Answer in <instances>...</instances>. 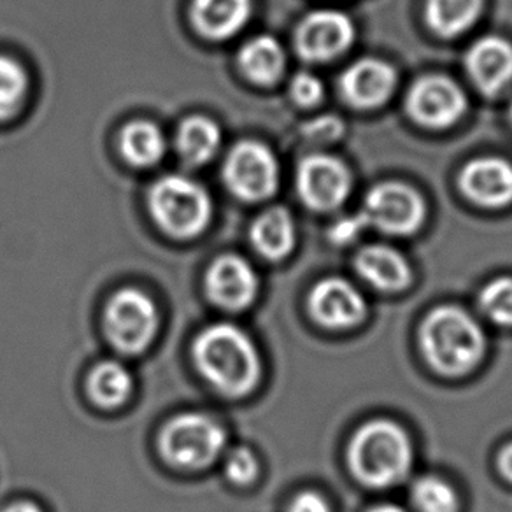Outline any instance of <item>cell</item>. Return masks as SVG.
<instances>
[{
    "mask_svg": "<svg viewBox=\"0 0 512 512\" xmlns=\"http://www.w3.org/2000/svg\"><path fill=\"white\" fill-rule=\"evenodd\" d=\"M193 360L216 392L244 397L262 379V358L242 328L214 323L204 328L193 344Z\"/></svg>",
    "mask_w": 512,
    "mask_h": 512,
    "instance_id": "6da1fadb",
    "label": "cell"
},
{
    "mask_svg": "<svg viewBox=\"0 0 512 512\" xmlns=\"http://www.w3.org/2000/svg\"><path fill=\"white\" fill-rule=\"evenodd\" d=\"M421 351L442 376L467 374L481 362L486 337L472 316L460 307L442 306L428 314L420 332Z\"/></svg>",
    "mask_w": 512,
    "mask_h": 512,
    "instance_id": "7a4b0ae2",
    "label": "cell"
},
{
    "mask_svg": "<svg viewBox=\"0 0 512 512\" xmlns=\"http://www.w3.org/2000/svg\"><path fill=\"white\" fill-rule=\"evenodd\" d=\"M349 467L370 488L400 483L413 463V448L404 428L390 420H372L349 444Z\"/></svg>",
    "mask_w": 512,
    "mask_h": 512,
    "instance_id": "3957f363",
    "label": "cell"
},
{
    "mask_svg": "<svg viewBox=\"0 0 512 512\" xmlns=\"http://www.w3.org/2000/svg\"><path fill=\"white\" fill-rule=\"evenodd\" d=\"M150 211L165 234L192 239L211 221V199L206 190L185 176H165L151 188Z\"/></svg>",
    "mask_w": 512,
    "mask_h": 512,
    "instance_id": "277c9868",
    "label": "cell"
},
{
    "mask_svg": "<svg viewBox=\"0 0 512 512\" xmlns=\"http://www.w3.org/2000/svg\"><path fill=\"white\" fill-rule=\"evenodd\" d=\"M225 446V430L206 414H179L160 434L162 455L179 469H206L223 455Z\"/></svg>",
    "mask_w": 512,
    "mask_h": 512,
    "instance_id": "5b68a950",
    "label": "cell"
},
{
    "mask_svg": "<svg viewBox=\"0 0 512 512\" xmlns=\"http://www.w3.org/2000/svg\"><path fill=\"white\" fill-rule=\"evenodd\" d=\"M104 328L114 348L137 355L150 346L158 328V313L150 295L125 288L114 293L104 313Z\"/></svg>",
    "mask_w": 512,
    "mask_h": 512,
    "instance_id": "8992f818",
    "label": "cell"
},
{
    "mask_svg": "<svg viewBox=\"0 0 512 512\" xmlns=\"http://www.w3.org/2000/svg\"><path fill=\"white\" fill-rule=\"evenodd\" d=\"M223 176L235 197L262 202L271 199L278 190V160L264 144L244 141L228 153Z\"/></svg>",
    "mask_w": 512,
    "mask_h": 512,
    "instance_id": "52a82bcc",
    "label": "cell"
},
{
    "mask_svg": "<svg viewBox=\"0 0 512 512\" xmlns=\"http://www.w3.org/2000/svg\"><path fill=\"white\" fill-rule=\"evenodd\" d=\"M363 214L384 234L411 235L423 225L425 202L411 186L386 181L370 190Z\"/></svg>",
    "mask_w": 512,
    "mask_h": 512,
    "instance_id": "ba28073f",
    "label": "cell"
},
{
    "mask_svg": "<svg viewBox=\"0 0 512 512\" xmlns=\"http://www.w3.org/2000/svg\"><path fill=\"white\" fill-rule=\"evenodd\" d=\"M297 190L302 202L314 211H334L348 199L351 172L339 158L316 153L300 162Z\"/></svg>",
    "mask_w": 512,
    "mask_h": 512,
    "instance_id": "9c48e42d",
    "label": "cell"
},
{
    "mask_svg": "<svg viewBox=\"0 0 512 512\" xmlns=\"http://www.w3.org/2000/svg\"><path fill=\"white\" fill-rule=\"evenodd\" d=\"M355 39V27L348 16L325 9L307 15L295 34V46L306 62L321 64L341 57Z\"/></svg>",
    "mask_w": 512,
    "mask_h": 512,
    "instance_id": "30bf717a",
    "label": "cell"
},
{
    "mask_svg": "<svg viewBox=\"0 0 512 512\" xmlns=\"http://www.w3.org/2000/svg\"><path fill=\"white\" fill-rule=\"evenodd\" d=\"M406 107L409 116L423 127L448 128L462 118L467 99L455 81L427 76L414 83Z\"/></svg>",
    "mask_w": 512,
    "mask_h": 512,
    "instance_id": "8fae6325",
    "label": "cell"
},
{
    "mask_svg": "<svg viewBox=\"0 0 512 512\" xmlns=\"http://www.w3.org/2000/svg\"><path fill=\"white\" fill-rule=\"evenodd\" d=\"M206 288L213 304L237 313L253 304L258 292V276L241 256H220L207 271Z\"/></svg>",
    "mask_w": 512,
    "mask_h": 512,
    "instance_id": "7c38bea8",
    "label": "cell"
},
{
    "mask_svg": "<svg viewBox=\"0 0 512 512\" xmlns=\"http://www.w3.org/2000/svg\"><path fill=\"white\" fill-rule=\"evenodd\" d=\"M309 311L323 327L346 330L362 323L367 306L362 293L346 279L328 278L314 286Z\"/></svg>",
    "mask_w": 512,
    "mask_h": 512,
    "instance_id": "4fadbf2b",
    "label": "cell"
},
{
    "mask_svg": "<svg viewBox=\"0 0 512 512\" xmlns=\"http://www.w3.org/2000/svg\"><path fill=\"white\" fill-rule=\"evenodd\" d=\"M395 85V71L390 65L376 58L358 60L341 76L342 97L356 109L383 106L392 97Z\"/></svg>",
    "mask_w": 512,
    "mask_h": 512,
    "instance_id": "5bb4252c",
    "label": "cell"
},
{
    "mask_svg": "<svg viewBox=\"0 0 512 512\" xmlns=\"http://www.w3.org/2000/svg\"><path fill=\"white\" fill-rule=\"evenodd\" d=\"M463 195L481 207H504L512 202V165L502 158H477L460 176Z\"/></svg>",
    "mask_w": 512,
    "mask_h": 512,
    "instance_id": "9a60e30c",
    "label": "cell"
},
{
    "mask_svg": "<svg viewBox=\"0 0 512 512\" xmlns=\"http://www.w3.org/2000/svg\"><path fill=\"white\" fill-rule=\"evenodd\" d=\"M465 65L484 95H497L512 83V44L502 37H483L470 46Z\"/></svg>",
    "mask_w": 512,
    "mask_h": 512,
    "instance_id": "2e32d148",
    "label": "cell"
},
{
    "mask_svg": "<svg viewBox=\"0 0 512 512\" xmlns=\"http://www.w3.org/2000/svg\"><path fill=\"white\" fill-rule=\"evenodd\" d=\"M355 267L369 285L381 292H400L411 283L406 258L390 246L372 244L356 255Z\"/></svg>",
    "mask_w": 512,
    "mask_h": 512,
    "instance_id": "e0dca14e",
    "label": "cell"
},
{
    "mask_svg": "<svg viewBox=\"0 0 512 512\" xmlns=\"http://www.w3.org/2000/svg\"><path fill=\"white\" fill-rule=\"evenodd\" d=\"M251 16V0H193V27L213 41L230 39Z\"/></svg>",
    "mask_w": 512,
    "mask_h": 512,
    "instance_id": "ac0fdd59",
    "label": "cell"
},
{
    "mask_svg": "<svg viewBox=\"0 0 512 512\" xmlns=\"http://www.w3.org/2000/svg\"><path fill=\"white\" fill-rule=\"evenodd\" d=\"M295 223L283 207H272L256 218L251 227V242L260 255L278 262L290 255L295 246Z\"/></svg>",
    "mask_w": 512,
    "mask_h": 512,
    "instance_id": "d6986e66",
    "label": "cell"
},
{
    "mask_svg": "<svg viewBox=\"0 0 512 512\" xmlns=\"http://www.w3.org/2000/svg\"><path fill=\"white\" fill-rule=\"evenodd\" d=\"M239 65L249 81L274 85L285 72V50L274 37L258 36L242 46Z\"/></svg>",
    "mask_w": 512,
    "mask_h": 512,
    "instance_id": "ffe728a7",
    "label": "cell"
},
{
    "mask_svg": "<svg viewBox=\"0 0 512 512\" xmlns=\"http://www.w3.org/2000/svg\"><path fill=\"white\" fill-rule=\"evenodd\" d=\"M220 144V127L209 118L193 116L179 125L176 148L188 165L206 164L218 153Z\"/></svg>",
    "mask_w": 512,
    "mask_h": 512,
    "instance_id": "44dd1931",
    "label": "cell"
},
{
    "mask_svg": "<svg viewBox=\"0 0 512 512\" xmlns=\"http://www.w3.org/2000/svg\"><path fill=\"white\" fill-rule=\"evenodd\" d=\"M484 0H427L428 27L441 37L467 32L481 15Z\"/></svg>",
    "mask_w": 512,
    "mask_h": 512,
    "instance_id": "7402d4cb",
    "label": "cell"
},
{
    "mask_svg": "<svg viewBox=\"0 0 512 512\" xmlns=\"http://www.w3.org/2000/svg\"><path fill=\"white\" fill-rule=\"evenodd\" d=\"M120 148L128 164L151 167L164 157L165 137L151 121H132L121 132Z\"/></svg>",
    "mask_w": 512,
    "mask_h": 512,
    "instance_id": "603a6c76",
    "label": "cell"
},
{
    "mask_svg": "<svg viewBox=\"0 0 512 512\" xmlns=\"http://www.w3.org/2000/svg\"><path fill=\"white\" fill-rule=\"evenodd\" d=\"M134 388V379L127 367L114 360L99 363L88 377V393L100 407H118L127 402Z\"/></svg>",
    "mask_w": 512,
    "mask_h": 512,
    "instance_id": "cb8c5ba5",
    "label": "cell"
},
{
    "mask_svg": "<svg viewBox=\"0 0 512 512\" xmlns=\"http://www.w3.org/2000/svg\"><path fill=\"white\" fill-rule=\"evenodd\" d=\"M29 92V76L13 58L0 55V121L15 116Z\"/></svg>",
    "mask_w": 512,
    "mask_h": 512,
    "instance_id": "d4e9b609",
    "label": "cell"
},
{
    "mask_svg": "<svg viewBox=\"0 0 512 512\" xmlns=\"http://www.w3.org/2000/svg\"><path fill=\"white\" fill-rule=\"evenodd\" d=\"M413 502L420 512H456L458 495L451 484L439 477H421L413 486Z\"/></svg>",
    "mask_w": 512,
    "mask_h": 512,
    "instance_id": "484cf974",
    "label": "cell"
},
{
    "mask_svg": "<svg viewBox=\"0 0 512 512\" xmlns=\"http://www.w3.org/2000/svg\"><path fill=\"white\" fill-rule=\"evenodd\" d=\"M479 304L493 323L512 327V278H498L484 288Z\"/></svg>",
    "mask_w": 512,
    "mask_h": 512,
    "instance_id": "4316f807",
    "label": "cell"
},
{
    "mask_svg": "<svg viewBox=\"0 0 512 512\" xmlns=\"http://www.w3.org/2000/svg\"><path fill=\"white\" fill-rule=\"evenodd\" d=\"M258 460L248 448H235L225 458V472L234 484L248 486L258 476Z\"/></svg>",
    "mask_w": 512,
    "mask_h": 512,
    "instance_id": "83f0119b",
    "label": "cell"
},
{
    "mask_svg": "<svg viewBox=\"0 0 512 512\" xmlns=\"http://www.w3.org/2000/svg\"><path fill=\"white\" fill-rule=\"evenodd\" d=\"M290 95L295 104L302 107H313L320 104L325 88L320 78H316L314 74L309 72H299L290 83Z\"/></svg>",
    "mask_w": 512,
    "mask_h": 512,
    "instance_id": "f1b7e54d",
    "label": "cell"
},
{
    "mask_svg": "<svg viewBox=\"0 0 512 512\" xmlns=\"http://www.w3.org/2000/svg\"><path fill=\"white\" fill-rule=\"evenodd\" d=\"M367 225H369V221L363 213L355 214V216H344L341 220L335 221L334 225L330 227L328 237L334 244L344 246L349 242H355Z\"/></svg>",
    "mask_w": 512,
    "mask_h": 512,
    "instance_id": "f546056e",
    "label": "cell"
},
{
    "mask_svg": "<svg viewBox=\"0 0 512 512\" xmlns=\"http://www.w3.org/2000/svg\"><path fill=\"white\" fill-rule=\"evenodd\" d=\"M344 132V123L337 116H321L306 125V137L318 143H330L339 139Z\"/></svg>",
    "mask_w": 512,
    "mask_h": 512,
    "instance_id": "4dcf8cb0",
    "label": "cell"
},
{
    "mask_svg": "<svg viewBox=\"0 0 512 512\" xmlns=\"http://www.w3.org/2000/svg\"><path fill=\"white\" fill-rule=\"evenodd\" d=\"M288 512H330L327 500L316 491H302L293 498Z\"/></svg>",
    "mask_w": 512,
    "mask_h": 512,
    "instance_id": "1f68e13d",
    "label": "cell"
},
{
    "mask_svg": "<svg viewBox=\"0 0 512 512\" xmlns=\"http://www.w3.org/2000/svg\"><path fill=\"white\" fill-rule=\"evenodd\" d=\"M498 467L507 481L512 483V444H507L498 456Z\"/></svg>",
    "mask_w": 512,
    "mask_h": 512,
    "instance_id": "d6a6232c",
    "label": "cell"
},
{
    "mask_svg": "<svg viewBox=\"0 0 512 512\" xmlns=\"http://www.w3.org/2000/svg\"><path fill=\"white\" fill-rule=\"evenodd\" d=\"M2 512H43L39 505L30 502V500H20L15 504L8 505Z\"/></svg>",
    "mask_w": 512,
    "mask_h": 512,
    "instance_id": "836d02e7",
    "label": "cell"
},
{
    "mask_svg": "<svg viewBox=\"0 0 512 512\" xmlns=\"http://www.w3.org/2000/svg\"><path fill=\"white\" fill-rule=\"evenodd\" d=\"M369 512H406V511H402V509H400V507H397V505L386 504V505H377V507H374V509H372V511H369Z\"/></svg>",
    "mask_w": 512,
    "mask_h": 512,
    "instance_id": "e575fe53",
    "label": "cell"
},
{
    "mask_svg": "<svg viewBox=\"0 0 512 512\" xmlns=\"http://www.w3.org/2000/svg\"><path fill=\"white\" fill-rule=\"evenodd\" d=\"M509 114H511V121H512V104H511V111H509Z\"/></svg>",
    "mask_w": 512,
    "mask_h": 512,
    "instance_id": "d590c367",
    "label": "cell"
}]
</instances>
